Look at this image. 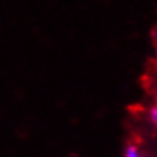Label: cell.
Segmentation results:
<instances>
[{"label": "cell", "mask_w": 157, "mask_h": 157, "mask_svg": "<svg viewBox=\"0 0 157 157\" xmlns=\"http://www.w3.org/2000/svg\"><path fill=\"white\" fill-rule=\"evenodd\" d=\"M150 119H151V122L157 127V105H154V107L150 110Z\"/></svg>", "instance_id": "2"}, {"label": "cell", "mask_w": 157, "mask_h": 157, "mask_svg": "<svg viewBox=\"0 0 157 157\" xmlns=\"http://www.w3.org/2000/svg\"><path fill=\"white\" fill-rule=\"evenodd\" d=\"M156 58H157V48H156Z\"/></svg>", "instance_id": "3"}, {"label": "cell", "mask_w": 157, "mask_h": 157, "mask_svg": "<svg viewBox=\"0 0 157 157\" xmlns=\"http://www.w3.org/2000/svg\"><path fill=\"white\" fill-rule=\"evenodd\" d=\"M124 157H148L147 154H144L136 145L130 144L125 147V151H124Z\"/></svg>", "instance_id": "1"}]
</instances>
